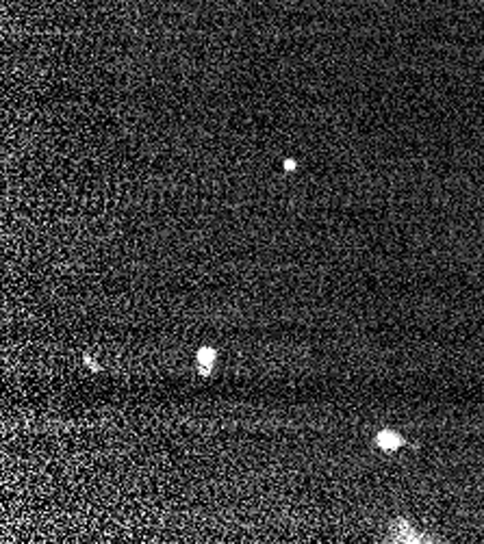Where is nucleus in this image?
<instances>
[{"instance_id":"nucleus-1","label":"nucleus","mask_w":484,"mask_h":544,"mask_svg":"<svg viewBox=\"0 0 484 544\" xmlns=\"http://www.w3.org/2000/svg\"><path fill=\"white\" fill-rule=\"evenodd\" d=\"M376 444L384 451H393V449H400L404 444V438L397 434V431H391V429H382L380 434H376Z\"/></svg>"},{"instance_id":"nucleus-2","label":"nucleus","mask_w":484,"mask_h":544,"mask_svg":"<svg viewBox=\"0 0 484 544\" xmlns=\"http://www.w3.org/2000/svg\"><path fill=\"white\" fill-rule=\"evenodd\" d=\"M195 362H198V371L202 375H208L215 364V349H211V347H200L198 356H195Z\"/></svg>"},{"instance_id":"nucleus-3","label":"nucleus","mask_w":484,"mask_h":544,"mask_svg":"<svg viewBox=\"0 0 484 544\" xmlns=\"http://www.w3.org/2000/svg\"><path fill=\"white\" fill-rule=\"evenodd\" d=\"M285 167H287V169H293V167H296V163H293V161H287Z\"/></svg>"}]
</instances>
